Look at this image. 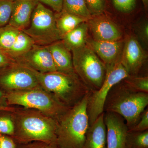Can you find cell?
<instances>
[{"label":"cell","mask_w":148,"mask_h":148,"mask_svg":"<svg viewBox=\"0 0 148 148\" xmlns=\"http://www.w3.org/2000/svg\"><path fill=\"white\" fill-rule=\"evenodd\" d=\"M142 1L145 7L147 8L148 5V0H142Z\"/></svg>","instance_id":"d590c367"},{"label":"cell","mask_w":148,"mask_h":148,"mask_svg":"<svg viewBox=\"0 0 148 148\" xmlns=\"http://www.w3.org/2000/svg\"><path fill=\"white\" fill-rule=\"evenodd\" d=\"M104 113L89 125L82 148H106V129Z\"/></svg>","instance_id":"e0dca14e"},{"label":"cell","mask_w":148,"mask_h":148,"mask_svg":"<svg viewBox=\"0 0 148 148\" xmlns=\"http://www.w3.org/2000/svg\"><path fill=\"white\" fill-rule=\"evenodd\" d=\"M31 69L41 87L69 108L76 105L91 91L77 74L58 71L40 73Z\"/></svg>","instance_id":"277c9868"},{"label":"cell","mask_w":148,"mask_h":148,"mask_svg":"<svg viewBox=\"0 0 148 148\" xmlns=\"http://www.w3.org/2000/svg\"><path fill=\"white\" fill-rule=\"evenodd\" d=\"M115 8L123 13L132 11L136 6V0H112Z\"/></svg>","instance_id":"83f0119b"},{"label":"cell","mask_w":148,"mask_h":148,"mask_svg":"<svg viewBox=\"0 0 148 148\" xmlns=\"http://www.w3.org/2000/svg\"><path fill=\"white\" fill-rule=\"evenodd\" d=\"M71 52L75 73L90 91L98 90L106 77V64L87 44Z\"/></svg>","instance_id":"8992f818"},{"label":"cell","mask_w":148,"mask_h":148,"mask_svg":"<svg viewBox=\"0 0 148 148\" xmlns=\"http://www.w3.org/2000/svg\"><path fill=\"white\" fill-rule=\"evenodd\" d=\"M17 148H59L56 144L35 141L26 144H17Z\"/></svg>","instance_id":"f546056e"},{"label":"cell","mask_w":148,"mask_h":148,"mask_svg":"<svg viewBox=\"0 0 148 148\" xmlns=\"http://www.w3.org/2000/svg\"><path fill=\"white\" fill-rule=\"evenodd\" d=\"M92 16L103 14L106 8L105 0H85Z\"/></svg>","instance_id":"4316f807"},{"label":"cell","mask_w":148,"mask_h":148,"mask_svg":"<svg viewBox=\"0 0 148 148\" xmlns=\"http://www.w3.org/2000/svg\"><path fill=\"white\" fill-rule=\"evenodd\" d=\"M88 26L87 22H83L62 37V41L71 51L87 44Z\"/></svg>","instance_id":"ac0fdd59"},{"label":"cell","mask_w":148,"mask_h":148,"mask_svg":"<svg viewBox=\"0 0 148 148\" xmlns=\"http://www.w3.org/2000/svg\"><path fill=\"white\" fill-rule=\"evenodd\" d=\"M11 113L15 127L12 138L17 144L40 141L57 145V121L55 119L24 108H15Z\"/></svg>","instance_id":"6da1fadb"},{"label":"cell","mask_w":148,"mask_h":148,"mask_svg":"<svg viewBox=\"0 0 148 148\" xmlns=\"http://www.w3.org/2000/svg\"><path fill=\"white\" fill-rule=\"evenodd\" d=\"M90 92L57 120L56 136L59 148H82L89 126L86 107Z\"/></svg>","instance_id":"3957f363"},{"label":"cell","mask_w":148,"mask_h":148,"mask_svg":"<svg viewBox=\"0 0 148 148\" xmlns=\"http://www.w3.org/2000/svg\"><path fill=\"white\" fill-rule=\"evenodd\" d=\"M14 61L0 49V69L13 63Z\"/></svg>","instance_id":"e575fe53"},{"label":"cell","mask_w":148,"mask_h":148,"mask_svg":"<svg viewBox=\"0 0 148 148\" xmlns=\"http://www.w3.org/2000/svg\"><path fill=\"white\" fill-rule=\"evenodd\" d=\"M40 86L29 66L14 61L0 69V90L5 93Z\"/></svg>","instance_id":"9c48e42d"},{"label":"cell","mask_w":148,"mask_h":148,"mask_svg":"<svg viewBox=\"0 0 148 148\" xmlns=\"http://www.w3.org/2000/svg\"><path fill=\"white\" fill-rule=\"evenodd\" d=\"M38 1L45 5L50 7L56 13L61 12L63 8L64 0H38Z\"/></svg>","instance_id":"4dcf8cb0"},{"label":"cell","mask_w":148,"mask_h":148,"mask_svg":"<svg viewBox=\"0 0 148 148\" xmlns=\"http://www.w3.org/2000/svg\"><path fill=\"white\" fill-rule=\"evenodd\" d=\"M50 51L56 71L63 73L75 75L71 51L64 45L62 40L48 45Z\"/></svg>","instance_id":"2e32d148"},{"label":"cell","mask_w":148,"mask_h":148,"mask_svg":"<svg viewBox=\"0 0 148 148\" xmlns=\"http://www.w3.org/2000/svg\"><path fill=\"white\" fill-rule=\"evenodd\" d=\"M124 43L121 40L108 41L91 39L87 41V45L106 65L120 61Z\"/></svg>","instance_id":"5bb4252c"},{"label":"cell","mask_w":148,"mask_h":148,"mask_svg":"<svg viewBox=\"0 0 148 148\" xmlns=\"http://www.w3.org/2000/svg\"><path fill=\"white\" fill-rule=\"evenodd\" d=\"M101 15L92 16L87 21L93 40L97 41L120 40L122 34L119 27L112 20Z\"/></svg>","instance_id":"4fadbf2b"},{"label":"cell","mask_w":148,"mask_h":148,"mask_svg":"<svg viewBox=\"0 0 148 148\" xmlns=\"http://www.w3.org/2000/svg\"><path fill=\"white\" fill-rule=\"evenodd\" d=\"M22 31L37 45H49L62 40L56 26L55 13L39 2L33 11L29 26Z\"/></svg>","instance_id":"52a82bcc"},{"label":"cell","mask_w":148,"mask_h":148,"mask_svg":"<svg viewBox=\"0 0 148 148\" xmlns=\"http://www.w3.org/2000/svg\"><path fill=\"white\" fill-rule=\"evenodd\" d=\"M147 59V55L138 39L129 37L124 42L120 62L129 75H137Z\"/></svg>","instance_id":"8fae6325"},{"label":"cell","mask_w":148,"mask_h":148,"mask_svg":"<svg viewBox=\"0 0 148 148\" xmlns=\"http://www.w3.org/2000/svg\"><path fill=\"white\" fill-rule=\"evenodd\" d=\"M0 148H17V143L12 137L0 134Z\"/></svg>","instance_id":"1f68e13d"},{"label":"cell","mask_w":148,"mask_h":148,"mask_svg":"<svg viewBox=\"0 0 148 148\" xmlns=\"http://www.w3.org/2000/svg\"><path fill=\"white\" fill-rule=\"evenodd\" d=\"M121 81L131 90L136 92L148 93V76L129 75Z\"/></svg>","instance_id":"cb8c5ba5"},{"label":"cell","mask_w":148,"mask_h":148,"mask_svg":"<svg viewBox=\"0 0 148 148\" xmlns=\"http://www.w3.org/2000/svg\"><path fill=\"white\" fill-rule=\"evenodd\" d=\"M19 31L9 24L0 28V49L6 54L13 46Z\"/></svg>","instance_id":"7402d4cb"},{"label":"cell","mask_w":148,"mask_h":148,"mask_svg":"<svg viewBox=\"0 0 148 148\" xmlns=\"http://www.w3.org/2000/svg\"><path fill=\"white\" fill-rule=\"evenodd\" d=\"M9 106L34 109L57 120L70 108L41 86L5 93Z\"/></svg>","instance_id":"5b68a950"},{"label":"cell","mask_w":148,"mask_h":148,"mask_svg":"<svg viewBox=\"0 0 148 148\" xmlns=\"http://www.w3.org/2000/svg\"><path fill=\"white\" fill-rule=\"evenodd\" d=\"M38 0H13L12 13L8 24L23 31L29 26Z\"/></svg>","instance_id":"9a60e30c"},{"label":"cell","mask_w":148,"mask_h":148,"mask_svg":"<svg viewBox=\"0 0 148 148\" xmlns=\"http://www.w3.org/2000/svg\"><path fill=\"white\" fill-rule=\"evenodd\" d=\"M11 112L0 111V134L13 138L15 127Z\"/></svg>","instance_id":"d4e9b609"},{"label":"cell","mask_w":148,"mask_h":148,"mask_svg":"<svg viewBox=\"0 0 148 148\" xmlns=\"http://www.w3.org/2000/svg\"><path fill=\"white\" fill-rule=\"evenodd\" d=\"M125 146L126 148H148V130L142 132L128 131Z\"/></svg>","instance_id":"603a6c76"},{"label":"cell","mask_w":148,"mask_h":148,"mask_svg":"<svg viewBox=\"0 0 148 148\" xmlns=\"http://www.w3.org/2000/svg\"><path fill=\"white\" fill-rule=\"evenodd\" d=\"M35 45L31 37L20 30L13 46L6 54L15 61L28 52Z\"/></svg>","instance_id":"d6986e66"},{"label":"cell","mask_w":148,"mask_h":148,"mask_svg":"<svg viewBox=\"0 0 148 148\" xmlns=\"http://www.w3.org/2000/svg\"><path fill=\"white\" fill-rule=\"evenodd\" d=\"M62 11L88 20L92 17L85 0H64Z\"/></svg>","instance_id":"44dd1931"},{"label":"cell","mask_w":148,"mask_h":148,"mask_svg":"<svg viewBox=\"0 0 148 148\" xmlns=\"http://www.w3.org/2000/svg\"><path fill=\"white\" fill-rule=\"evenodd\" d=\"M106 129V148H126L128 128L124 119L111 112H104Z\"/></svg>","instance_id":"30bf717a"},{"label":"cell","mask_w":148,"mask_h":148,"mask_svg":"<svg viewBox=\"0 0 148 148\" xmlns=\"http://www.w3.org/2000/svg\"><path fill=\"white\" fill-rule=\"evenodd\" d=\"M148 130V108L145 110L140 116L139 121L135 126L129 131L134 132H142Z\"/></svg>","instance_id":"f1b7e54d"},{"label":"cell","mask_w":148,"mask_h":148,"mask_svg":"<svg viewBox=\"0 0 148 148\" xmlns=\"http://www.w3.org/2000/svg\"><path fill=\"white\" fill-rule=\"evenodd\" d=\"M15 61L22 63L40 73L56 71L47 46L35 44L28 52Z\"/></svg>","instance_id":"7c38bea8"},{"label":"cell","mask_w":148,"mask_h":148,"mask_svg":"<svg viewBox=\"0 0 148 148\" xmlns=\"http://www.w3.org/2000/svg\"><path fill=\"white\" fill-rule=\"evenodd\" d=\"M148 105V93L131 90L121 81L109 92L104 104V112L121 116L129 130L139 121Z\"/></svg>","instance_id":"7a4b0ae2"},{"label":"cell","mask_w":148,"mask_h":148,"mask_svg":"<svg viewBox=\"0 0 148 148\" xmlns=\"http://www.w3.org/2000/svg\"><path fill=\"white\" fill-rule=\"evenodd\" d=\"M56 26L61 36L71 32L83 22L88 20L61 11L59 13H56Z\"/></svg>","instance_id":"ffe728a7"},{"label":"cell","mask_w":148,"mask_h":148,"mask_svg":"<svg viewBox=\"0 0 148 148\" xmlns=\"http://www.w3.org/2000/svg\"><path fill=\"white\" fill-rule=\"evenodd\" d=\"M13 0H0V28L8 24L10 20Z\"/></svg>","instance_id":"484cf974"},{"label":"cell","mask_w":148,"mask_h":148,"mask_svg":"<svg viewBox=\"0 0 148 148\" xmlns=\"http://www.w3.org/2000/svg\"><path fill=\"white\" fill-rule=\"evenodd\" d=\"M138 36L144 45H147L148 42V24L147 21L142 23L138 29Z\"/></svg>","instance_id":"d6a6232c"},{"label":"cell","mask_w":148,"mask_h":148,"mask_svg":"<svg viewBox=\"0 0 148 148\" xmlns=\"http://www.w3.org/2000/svg\"><path fill=\"white\" fill-rule=\"evenodd\" d=\"M106 66V77L103 84L98 90L91 91L88 99L86 110L89 125L104 112L105 101L111 88L129 75L120 61Z\"/></svg>","instance_id":"ba28073f"},{"label":"cell","mask_w":148,"mask_h":148,"mask_svg":"<svg viewBox=\"0 0 148 148\" xmlns=\"http://www.w3.org/2000/svg\"><path fill=\"white\" fill-rule=\"evenodd\" d=\"M15 108L14 106H9L4 92L0 90V111L12 112Z\"/></svg>","instance_id":"836d02e7"}]
</instances>
